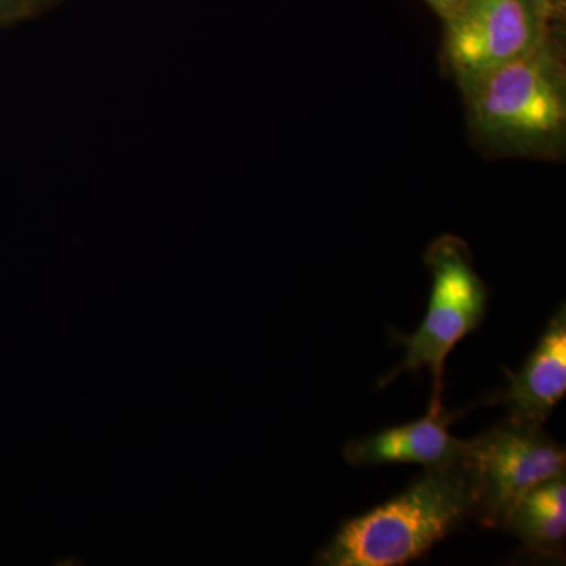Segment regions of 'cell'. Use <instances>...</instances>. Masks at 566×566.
I'll use <instances>...</instances> for the list:
<instances>
[{
	"label": "cell",
	"mask_w": 566,
	"mask_h": 566,
	"mask_svg": "<svg viewBox=\"0 0 566 566\" xmlns=\"http://www.w3.org/2000/svg\"><path fill=\"white\" fill-rule=\"evenodd\" d=\"M474 474L465 457L458 463L424 468L403 493L346 521L319 549L315 564H409L474 521Z\"/></svg>",
	"instance_id": "6da1fadb"
},
{
	"label": "cell",
	"mask_w": 566,
	"mask_h": 566,
	"mask_svg": "<svg viewBox=\"0 0 566 566\" xmlns=\"http://www.w3.org/2000/svg\"><path fill=\"white\" fill-rule=\"evenodd\" d=\"M472 132L495 151L560 155L566 134L564 43L554 29L535 51L463 92Z\"/></svg>",
	"instance_id": "7a4b0ae2"
},
{
	"label": "cell",
	"mask_w": 566,
	"mask_h": 566,
	"mask_svg": "<svg viewBox=\"0 0 566 566\" xmlns=\"http://www.w3.org/2000/svg\"><path fill=\"white\" fill-rule=\"evenodd\" d=\"M424 263L433 279L427 315L416 333L392 334L405 346L406 354L400 365L379 379L378 386L390 385L405 371L428 368L433 376L430 411H439L444 408L441 395L447 357L465 335L485 322L490 292L461 238L453 234L438 238L424 253Z\"/></svg>",
	"instance_id": "3957f363"
},
{
	"label": "cell",
	"mask_w": 566,
	"mask_h": 566,
	"mask_svg": "<svg viewBox=\"0 0 566 566\" xmlns=\"http://www.w3.org/2000/svg\"><path fill=\"white\" fill-rule=\"evenodd\" d=\"M562 13L553 0H468L444 22L446 63L461 91L535 51Z\"/></svg>",
	"instance_id": "277c9868"
},
{
	"label": "cell",
	"mask_w": 566,
	"mask_h": 566,
	"mask_svg": "<svg viewBox=\"0 0 566 566\" xmlns=\"http://www.w3.org/2000/svg\"><path fill=\"white\" fill-rule=\"evenodd\" d=\"M465 460L474 474V521L488 528H501L527 491L566 469L565 447L542 423L513 417L469 441Z\"/></svg>",
	"instance_id": "5b68a950"
},
{
	"label": "cell",
	"mask_w": 566,
	"mask_h": 566,
	"mask_svg": "<svg viewBox=\"0 0 566 566\" xmlns=\"http://www.w3.org/2000/svg\"><path fill=\"white\" fill-rule=\"evenodd\" d=\"M458 415L442 408L428 411L427 417L386 428L345 446L344 457L356 468L385 464H420L438 468L458 463L468 453L469 441L450 433L449 427Z\"/></svg>",
	"instance_id": "8992f818"
},
{
	"label": "cell",
	"mask_w": 566,
	"mask_h": 566,
	"mask_svg": "<svg viewBox=\"0 0 566 566\" xmlns=\"http://www.w3.org/2000/svg\"><path fill=\"white\" fill-rule=\"evenodd\" d=\"M566 394V307L562 303L551 316L545 333L509 385L495 395L509 417L545 423Z\"/></svg>",
	"instance_id": "52a82bcc"
},
{
	"label": "cell",
	"mask_w": 566,
	"mask_h": 566,
	"mask_svg": "<svg viewBox=\"0 0 566 566\" xmlns=\"http://www.w3.org/2000/svg\"><path fill=\"white\" fill-rule=\"evenodd\" d=\"M502 531L521 539L535 556L564 560L566 543V474L527 491L506 515Z\"/></svg>",
	"instance_id": "ba28073f"
},
{
	"label": "cell",
	"mask_w": 566,
	"mask_h": 566,
	"mask_svg": "<svg viewBox=\"0 0 566 566\" xmlns=\"http://www.w3.org/2000/svg\"><path fill=\"white\" fill-rule=\"evenodd\" d=\"M57 2L59 0H0V25L39 17Z\"/></svg>",
	"instance_id": "9c48e42d"
},
{
	"label": "cell",
	"mask_w": 566,
	"mask_h": 566,
	"mask_svg": "<svg viewBox=\"0 0 566 566\" xmlns=\"http://www.w3.org/2000/svg\"><path fill=\"white\" fill-rule=\"evenodd\" d=\"M427 2L439 14V18L447 22L463 9L468 0H427Z\"/></svg>",
	"instance_id": "30bf717a"
},
{
	"label": "cell",
	"mask_w": 566,
	"mask_h": 566,
	"mask_svg": "<svg viewBox=\"0 0 566 566\" xmlns=\"http://www.w3.org/2000/svg\"><path fill=\"white\" fill-rule=\"evenodd\" d=\"M554 3L558 7V9L564 10L565 9V2L566 0H553Z\"/></svg>",
	"instance_id": "8fae6325"
}]
</instances>
